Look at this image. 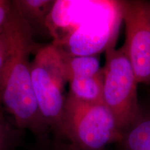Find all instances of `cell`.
I'll use <instances>...</instances> for the list:
<instances>
[{
	"label": "cell",
	"mask_w": 150,
	"mask_h": 150,
	"mask_svg": "<svg viewBox=\"0 0 150 150\" xmlns=\"http://www.w3.org/2000/svg\"><path fill=\"white\" fill-rule=\"evenodd\" d=\"M33 48V34H30L14 50L0 76V101L19 127L41 134L48 127L41 115L33 88L29 61Z\"/></svg>",
	"instance_id": "6da1fadb"
},
{
	"label": "cell",
	"mask_w": 150,
	"mask_h": 150,
	"mask_svg": "<svg viewBox=\"0 0 150 150\" xmlns=\"http://www.w3.org/2000/svg\"><path fill=\"white\" fill-rule=\"evenodd\" d=\"M57 136L74 150H106L120 141L122 133L104 103L83 102L67 93Z\"/></svg>",
	"instance_id": "7a4b0ae2"
},
{
	"label": "cell",
	"mask_w": 150,
	"mask_h": 150,
	"mask_svg": "<svg viewBox=\"0 0 150 150\" xmlns=\"http://www.w3.org/2000/svg\"><path fill=\"white\" fill-rule=\"evenodd\" d=\"M105 52L103 102L123 135L142 115L138 101V83L125 47H110Z\"/></svg>",
	"instance_id": "3957f363"
},
{
	"label": "cell",
	"mask_w": 150,
	"mask_h": 150,
	"mask_svg": "<svg viewBox=\"0 0 150 150\" xmlns=\"http://www.w3.org/2000/svg\"><path fill=\"white\" fill-rule=\"evenodd\" d=\"M31 74L38 106L49 128L59 134L67 93L64 62L57 47L39 49L31 63Z\"/></svg>",
	"instance_id": "277c9868"
},
{
	"label": "cell",
	"mask_w": 150,
	"mask_h": 150,
	"mask_svg": "<svg viewBox=\"0 0 150 150\" xmlns=\"http://www.w3.org/2000/svg\"><path fill=\"white\" fill-rule=\"evenodd\" d=\"M125 47L138 83L150 84V1H119Z\"/></svg>",
	"instance_id": "5b68a950"
},
{
	"label": "cell",
	"mask_w": 150,
	"mask_h": 150,
	"mask_svg": "<svg viewBox=\"0 0 150 150\" xmlns=\"http://www.w3.org/2000/svg\"><path fill=\"white\" fill-rule=\"evenodd\" d=\"M59 50L64 62L69 85L67 93L83 102L104 103V70L99 58L96 55H70Z\"/></svg>",
	"instance_id": "8992f818"
},
{
	"label": "cell",
	"mask_w": 150,
	"mask_h": 150,
	"mask_svg": "<svg viewBox=\"0 0 150 150\" xmlns=\"http://www.w3.org/2000/svg\"><path fill=\"white\" fill-rule=\"evenodd\" d=\"M56 1L53 0H14L15 8L32 29L46 31L48 20Z\"/></svg>",
	"instance_id": "52a82bcc"
},
{
	"label": "cell",
	"mask_w": 150,
	"mask_h": 150,
	"mask_svg": "<svg viewBox=\"0 0 150 150\" xmlns=\"http://www.w3.org/2000/svg\"><path fill=\"white\" fill-rule=\"evenodd\" d=\"M30 34H33L32 29L17 11L10 25L0 33V76L14 50L24 38Z\"/></svg>",
	"instance_id": "ba28073f"
},
{
	"label": "cell",
	"mask_w": 150,
	"mask_h": 150,
	"mask_svg": "<svg viewBox=\"0 0 150 150\" xmlns=\"http://www.w3.org/2000/svg\"><path fill=\"white\" fill-rule=\"evenodd\" d=\"M120 150H150V113L144 115L124 133L118 142Z\"/></svg>",
	"instance_id": "9c48e42d"
},
{
	"label": "cell",
	"mask_w": 150,
	"mask_h": 150,
	"mask_svg": "<svg viewBox=\"0 0 150 150\" xmlns=\"http://www.w3.org/2000/svg\"><path fill=\"white\" fill-rule=\"evenodd\" d=\"M17 14L13 1L0 0V33L10 25Z\"/></svg>",
	"instance_id": "30bf717a"
},
{
	"label": "cell",
	"mask_w": 150,
	"mask_h": 150,
	"mask_svg": "<svg viewBox=\"0 0 150 150\" xmlns=\"http://www.w3.org/2000/svg\"><path fill=\"white\" fill-rule=\"evenodd\" d=\"M54 150H74L72 147H70L66 142L59 140L58 144L56 145L55 149Z\"/></svg>",
	"instance_id": "8fae6325"
}]
</instances>
